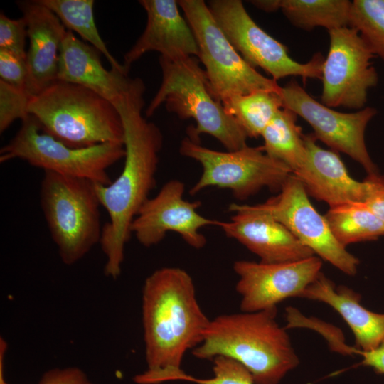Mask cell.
Returning <instances> with one entry per match:
<instances>
[{
    "instance_id": "6da1fadb",
    "label": "cell",
    "mask_w": 384,
    "mask_h": 384,
    "mask_svg": "<svg viewBox=\"0 0 384 384\" xmlns=\"http://www.w3.org/2000/svg\"><path fill=\"white\" fill-rule=\"evenodd\" d=\"M145 85L139 78L116 106L124 131V164L119 176L110 184L94 183L101 206L109 217L103 225L100 244L106 257L104 272L117 278L132 224L150 198L156 184L159 154L163 146L159 128L142 114Z\"/></svg>"
},
{
    "instance_id": "7a4b0ae2",
    "label": "cell",
    "mask_w": 384,
    "mask_h": 384,
    "mask_svg": "<svg viewBox=\"0 0 384 384\" xmlns=\"http://www.w3.org/2000/svg\"><path fill=\"white\" fill-rule=\"evenodd\" d=\"M209 319L197 300L192 277L184 270L164 267L145 279L142 323L147 369L137 384L176 381L184 373L185 353L203 341Z\"/></svg>"
},
{
    "instance_id": "3957f363",
    "label": "cell",
    "mask_w": 384,
    "mask_h": 384,
    "mask_svg": "<svg viewBox=\"0 0 384 384\" xmlns=\"http://www.w3.org/2000/svg\"><path fill=\"white\" fill-rule=\"evenodd\" d=\"M277 312L276 306L220 315L210 320L192 353L199 359L232 358L251 373L255 384H278L299 361L288 334L276 320Z\"/></svg>"
},
{
    "instance_id": "277c9868",
    "label": "cell",
    "mask_w": 384,
    "mask_h": 384,
    "mask_svg": "<svg viewBox=\"0 0 384 384\" xmlns=\"http://www.w3.org/2000/svg\"><path fill=\"white\" fill-rule=\"evenodd\" d=\"M28 112L41 130L73 148L124 142L117 108L96 92L75 83L57 80L30 97Z\"/></svg>"
},
{
    "instance_id": "5b68a950",
    "label": "cell",
    "mask_w": 384,
    "mask_h": 384,
    "mask_svg": "<svg viewBox=\"0 0 384 384\" xmlns=\"http://www.w3.org/2000/svg\"><path fill=\"white\" fill-rule=\"evenodd\" d=\"M161 82L146 110L150 117L163 104L180 119H193L196 126L188 129V137L199 142L206 134L228 151L242 149L247 135L222 103L212 94L205 70L193 56L169 58L160 55Z\"/></svg>"
},
{
    "instance_id": "8992f818",
    "label": "cell",
    "mask_w": 384,
    "mask_h": 384,
    "mask_svg": "<svg viewBox=\"0 0 384 384\" xmlns=\"http://www.w3.org/2000/svg\"><path fill=\"white\" fill-rule=\"evenodd\" d=\"M40 203L62 262L72 265L100 243L102 207L94 183L44 171Z\"/></svg>"
},
{
    "instance_id": "52a82bcc",
    "label": "cell",
    "mask_w": 384,
    "mask_h": 384,
    "mask_svg": "<svg viewBox=\"0 0 384 384\" xmlns=\"http://www.w3.org/2000/svg\"><path fill=\"white\" fill-rule=\"evenodd\" d=\"M125 156L124 145L105 143L87 148L68 146L41 130L31 115L0 149V163L19 159L30 165L94 183L112 182L108 169Z\"/></svg>"
},
{
    "instance_id": "ba28073f",
    "label": "cell",
    "mask_w": 384,
    "mask_h": 384,
    "mask_svg": "<svg viewBox=\"0 0 384 384\" xmlns=\"http://www.w3.org/2000/svg\"><path fill=\"white\" fill-rule=\"evenodd\" d=\"M179 152L202 167L198 181L189 191L191 195L217 187L230 190L235 198L242 201L263 188L279 192L292 174L284 164L268 156L262 146L219 151L186 137L180 144Z\"/></svg>"
},
{
    "instance_id": "9c48e42d",
    "label": "cell",
    "mask_w": 384,
    "mask_h": 384,
    "mask_svg": "<svg viewBox=\"0 0 384 384\" xmlns=\"http://www.w3.org/2000/svg\"><path fill=\"white\" fill-rule=\"evenodd\" d=\"M195 36L198 58L205 67L210 91L221 102L224 99L257 90L281 93L282 87L248 64L234 48L203 0H179Z\"/></svg>"
},
{
    "instance_id": "30bf717a",
    "label": "cell",
    "mask_w": 384,
    "mask_h": 384,
    "mask_svg": "<svg viewBox=\"0 0 384 384\" xmlns=\"http://www.w3.org/2000/svg\"><path fill=\"white\" fill-rule=\"evenodd\" d=\"M208 9L224 35L252 68L259 67L277 80L291 76L321 78L323 56L316 54L306 63L292 59L287 48L262 30L240 0H213Z\"/></svg>"
},
{
    "instance_id": "8fae6325",
    "label": "cell",
    "mask_w": 384,
    "mask_h": 384,
    "mask_svg": "<svg viewBox=\"0 0 384 384\" xmlns=\"http://www.w3.org/2000/svg\"><path fill=\"white\" fill-rule=\"evenodd\" d=\"M234 204L281 223L315 255L343 273L353 276L357 272L358 260L336 240L325 216L311 204L302 183L294 174L288 177L276 196L262 203Z\"/></svg>"
},
{
    "instance_id": "7c38bea8",
    "label": "cell",
    "mask_w": 384,
    "mask_h": 384,
    "mask_svg": "<svg viewBox=\"0 0 384 384\" xmlns=\"http://www.w3.org/2000/svg\"><path fill=\"white\" fill-rule=\"evenodd\" d=\"M329 48L322 64L321 103L329 107L361 110L368 90L378 83L372 65L375 55L351 27L329 31Z\"/></svg>"
},
{
    "instance_id": "4fadbf2b",
    "label": "cell",
    "mask_w": 384,
    "mask_h": 384,
    "mask_svg": "<svg viewBox=\"0 0 384 384\" xmlns=\"http://www.w3.org/2000/svg\"><path fill=\"white\" fill-rule=\"evenodd\" d=\"M280 95L283 107L306 121L316 139L335 151L348 155L368 176L378 175L365 143L366 128L377 113L375 108L366 107L350 113L338 112L316 101L294 80L282 87Z\"/></svg>"
},
{
    "instance_id": "5bb4252c",
    "label": "cell",
    "mask_w": 384,
    "mask_h": 384,
    "mask_svg": "<svg viewBox=\"0 0 384 384\" xmlns=\"http://www.w3.org/2000/svg\"><path fill=\"white\" fill-rule=\"evenodd\" d=\"M184 191L182 181L170 180L143 205L131 226L132 234L142 245H156L168 232H174L195 249L205 246L206 239L201 230L208 225L218 226L220 220L201 215L198 212L201 202L185 200Z\"/></svg>"
},
{
    "instance_id": "9a60e30c",
    "label": "cell",
    "mask_w": 384,
    "mask_h": 384,
    "mask_svg": "<svg viewBox=\"0 0 384 384\" xmlns=\"http://www.w3.org/2000/svg\"><path fill=\"white\" fill-rule=\"evenodd\" d=\"M316 255L289 262L265 263L237 260L233 270L238 276L235 289L243 312L276 307L283 300L300 297L321 272Z\"/></svg>"
},
{
    "instance_id": "2e32d148",
    "label": "cell",
    "mask_w": 384,
    "mask_h": 384,
    "mask_svg": "<svg viewBox=\"0 0 384 384\" xmlns=\"http://www.w3.org/2000/svg\"><path fill=\"white\" fill-rule=\"evenodd\" d=\"M306 159L294 174L308 195L333 207L351 202H366L380 176H368L363 181L353 178L338 154L319 146L312 134H304Z\"/></svg>"
},
{
    "instance_id": "e0dca14e",
    "label": "cell",
    "mask_w": 384,
    "mask_h": 384,
    "mask_svg": "<svg viewBox=\"0 0 384 384\" xmlns=\"http://www.w3.org/2000/svg\"><path fill=\"white\" fill-rule=\"evenodd\" d=\"M228 210L234 215L230 221H219L218 227L230 238L256 255L260 262H294L315 255L284 225L274 218L240 209L231 203Z\"/></svg>"
},
{
    "instance_id": "ac0fdd59",
    "label": "cell",
    "mask_w": 384,
    "mask_h": 384,
    "mask_svg": "<svg viewBox=\"0 0 384 384\" xmlns=\"http://www.w3.org/2000/svg\"><path fill=\"white\" fill-rule=\"evenodd\" d=\"M27 26L26 90L31 97L58 80L60 48L66 33L59 18L39 0L17 3Z\"/></svg>"
},
{
    "instance_id": "d6986e66",
    "label": "cell",
    "mask_w": 384,
    "mask_h": 384,
    "mask_svg": "<svg viewBox=\"0 0 384 384\" xmlns=\"http://www.w3.org/2000/svg\"><path fill=\"white\" fill-rule=\"evenodd\" d=\"M147 21L134 45L124 55V67L130 65L149 51L176 58L198 56V48L192 29L179 12L176 0H140Z\"/></svg>"
},
{
    "instance_id": "ffe728a7",
    "label": "cell",
    "mask_w": 384,
    "mask_h": 384,
    "mask_svg": "<svg viewBox=\"0 0 384 384\" xmlns=\"http://www.w3.org/2000/svg\"><path fill=\"white\" fill-rule=\"evenodd\" d=\"M99 52L68 30L62 41L58 80L75 83L96 92L115 107L133 85L127 71L102 65Z\"/></svg>"
},
{
    "instance_id": "44dd1931",
    "label": "cell",
    "mask_w": 384,
    "mask_h": 384,
    "mask_svg": "<svg viewBox=\"0 0 384 384\" xmlns=\"http://www.w3.org/2000/svg\"><path fill=\"white\" fill-rule=\"evenodd\" d=\"M299 297L324 302L336 310L351 329L358 350L368 351L384 341V314L370 311L352 289L335 284L322 272Z\"/></svg>"
},
{
    "instance_id": "7402d4cb",
    "label": "cell",
    "mask_w": 384,
    "mask_h": 384,
    "mask_svg": "<svg viewBox=\"0 0 384 384\" xmlns=\"http://www.w3.org/2000/svg\"><path fill=\"white\" fill-rule=\"evenodd\" d=\"M297 116L283 107L261 134L265 153L287 166L292 174L297 171L306 159L304 134L297 124Z\"/></svg>"
},
{
    "instance_id": "603a6c76",
    "label": "cell",
    "mask_w": 384,
    "mask_h": 384,
    "mask_svg": "<svg viewBox=\"0 0 384 384\" xmlns=\"http://www.w3.org/2000/svg\"><path fill=\"white\" fill-rule=\"evenodd\" d=\"M324 216L333 235L345 247L384 235V223L365 202L329 207Z\"/></svg>"
},
{
    "instance_id": "cb8c5ba5",
    "label": "cell",
    "mask_w": 384,
    "mask_h": 384,
    "mask_svg": "<svg viewBox=\"0 0 384 384\" xmlns=\"http://www.w3.org/2000/svg\"><path fill=\"white\" fill-rule=\"evenodd\" d=\"M351 3L348 0H277L278 9L287 19L307 31L319 26L328 31L348 27Z\"/></svg>"
},
{
    "instance_id": "d4e9b609",
    "label": "cell",
    "mask_w": 384,
    "mask_h": 384,
    "mask_svg": "<svg viewBox=\"0 0 384 384\" xmlns=\"http://www.w3.org/2000/svg\"><path fill=\"white\" fill-rule=\"evenodd\" d=\"M281 93L257 90L227 97L221 103L250 137L261 136L267 125L283 108Z\"/></svg>"
},
{
    "instance_id": "484cf974",
    "label": "cell",
    "mask_w": 384,
    "mask_h": 384,
    "mask_svg": "<svg viewBox=\"0 0 384 384\" xmlns=\"http://www.w3.org/2000/svg\"><path fill=\"white\" fill-rule=\"evenodd\" d=\"M48 8L69 31L76 32L105 56L112 68L119 71L129 70L110 53L96 26L93 0H39Z\"/></svg>"
},
{
    "instance_id": "4316f807",
    "label": "cell",
    "mask_w": 384,
    "mask_h": 384,
    "mask_svg": "<svg viewBox=\"0 0 384 384\" xmlns=\"http://www.w3.org/2000/svg\"><path fill=\"white\" fill-rule=\"evenodd\" d=\"M349 27L356 29L375 55L384 61V0H354Z\"/></svg>"
},
{
    "instance_id": "83f0119b",
    "label": "cell",
    "mask_w": 384,
    "mask_h": 384,
    "mask_svg": "<svg viewBox=\"0 0 384 384\" xmlns=\"http://www.w3.org/2000/svg\"><path fill=\"white\" fill-rule=\"evenodd\" d=\"M213 361V377L197 378L184 372L176 380L196 384H255L251 373L238 361L225 356L215 357Z\"/></svg>"
},
{
    "instance_id": "f1b7e54d",
    "label": "cell",
    "mask_w": 384,
    "mask_h": 384,
    "mask_svg": "<svg viewBox=\"0 0 384 384\" xmlns=\"http://www.w3.org/2000/svg\"><path fill=\"white\" fill-rule=\"evenodd\" d=\"M30 97L25 90L0 80V132L3 133L16 119L21 121L29 114Z\"/></svg>"
},
{
    "instance_id": "f546056e",
    "label": "cell",
    "mask_w": 384,
    "mask_h": 384,
    "mask_svg": "<svg viewBox=\"0 0 384 384\" xmlns=\"http://www.w3.org/2000/svg\"><path fill=\"white\" fill-rule=\"evenodd\" d=\"M26 38L28 32L25 19L23 17L12 19L1 12L0 50L9 51L26 60Z\"/></svg>"
},
{
    "instance_id": "4dcf8cb0",
    "label": "cell",
    "mask_w": 384,
    "mask_h": 384,
    "mask_svg": "<svg viewBox=\"0 0 384 384\" xmlns=\"http://www.w3.org/2000/svg\"><path fill=\"white\" fill-rule=\"evenodd\" d=\"M0 80L26 92V60L0 50Z\"/></svg>"
},
{
    "instance_id": "1f68e13d",
    "label": "cell",
    "mask_w": 384,
    "mask_h": 384,
    "mask_svg": "<svg viewBox=\"0 0 384 384\" xmlns=\"http://www.w3.org/2000/svg\"><path fill=\"white\" fill-rule=\"evenodd\" d=\"M4 367L0 368V384H9L4 379ZM39 384H93L85 373L77 367L53 368L46 372Z\"/></svg>"
},
{
    "instance_id": "d6a6232c",
    "label": "cell",
    "mask_w": 384,
    "mask_h": 384,
    "mask_svg": "<svg viewBox=\"0 0 384 384\" xmlns=\"http://www.w3.org/2000/svg\"><path fill=\"white\" fill-rule=\"evenodd\" d=\"M353 352L362 356L361 365L370 366L377 373L384 374V341L373 350L362 351L353 348Z\"/></svg>"
},
{
    "instance_id": "836d02e7",
    "label": "cell",
    "mask_w": 384,
    "mask_h": 384,
    "mask_svg": "<svg viewBox=\"0 0 384 384\" xmlns=\"http://www.w3.org/2000/svg\"><path fill=\"white\" fill-rule=\"evenodd\" d=\"M365 203L384 223V178L383 176H380L375 190Z\"/></svg>"
},
{
    "instance_id": "e575fe53",
    "label": "cell",
    "mask_w": 384,
    "mask_h": 384,
    "mask_svg": "<svg viewBox=\"0 0 384 384\" xmlns=\"http://www.w3.org/2000/svg\"><path fill=\"white\" fill-rule=\"evenodd\" d=\"M251 2L257 8L265 11L270 12L278 9L277 0H257Z\"/></svg>"
}]
</instances>
